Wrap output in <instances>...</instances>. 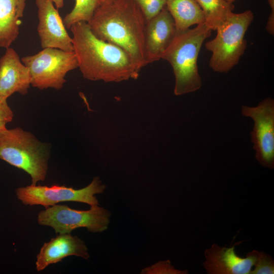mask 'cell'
I'll list each match as a JSON object with an SVG mask.
<instances>
[{
    "instance_id": "cell-3",
    "label": "cell",
    "mask_w": 274,
    "mask_h": 274,
    "mask_svg": "<svg viewBox=\"0 0 274 274\" xmlns=\"http://www.w3.org/2000/svg\"><path fill=\"white\" fill-rule=\"evenodd\" d=\"M212 30L203 23L193 28L177 31L162 55L172 66L175 77L174 94L180 95L195 91L201 86L197 59L204 40Z\"/></svg>"
},
{
    "instance_id": "cell-8",
    "label": "cell",
    "mask_w": 274,
    "mask_h": 274,
    "mask_svg": "<svg viewBox=\"0 0 274 274\" xmlns=\"http://www.w3.org/2000/svg\"><path fill=\"white\" fill-rule=\"evenodd\" d=\"M106 188L99 178L96 177L88 186L80 189L57 185L47 186L31 184L19 187L15 192L18 199L25 205L40 204L46 208L57 203L70 201L92 206L98 205L94 195L102 193Z\"/></svg>"
},
{
    "instance_id": "cell-18",
    "label": "cell",
    "mask_w": 274,
    "mask_h": 274,
    "mask_svg": "<svg viewBox=\"0 0 274 274\" xmlns=\"http://www.w3.org/2000/svg\"><path fill=\"white\" fill-rule=\"evenodd\" d=\"M99 5V0H75L74 8L63 19L65 27L70 28L73 24L78 22L88 23Z\"/></svg>"
},
{
    "instance_id": "cell-4",
    "label": "cell",
    "mask_w": 274,
    "mask_h": 274,
    "mask_svg": "<svg viewBox=\"0 0 274 274\" xmlns=\"http://www.w3.org/2000/svg\"><path fill=\"white\" fill-rule=\"evenodd\" d=\"M50 149L30 132L17 127L0 129V159L26 172L36 185L46 179Z\"/></svg>"
},
{
    "instance_id": "cell-7",
    "label": "cell",
    "mask_w": 274,
    "mask_h": 274,
    "mask_svg": "<svg viewBox=\"0 0 274 274\" xmlns=\"http://www.w3.org/2000/svg\"><path fill=\"white\" fill-rule=\"evenodd\" d=\"M110 212L98 205L89 210L80 211L66 205L55 204L41 211L38 216L39 224L50 226L58 234L70 233L80 227L92 232L106 230L110 223Z\"/></svg>"
},
{
    "instance_id": "cell-5",
    "label": "cell",
    "mask_w": 274,
    "mask_h": 274,
    "mask_svg": "<svg viewBox=\"0 0 274 274\" xmlns=\"http://www.w3.org/2000/svg\"><path fill=\"white\" fill-rule=\"evenodd\" d=\"M253 19L250 10L231 13L216 30L215 38L206 43V48L212 52L209 65L214 72L227 73L238 63L247 48L245 33Z\"/></svg>"
},
{
    "instance_id": "cell-19",
    "label": "cell",
    "mask_w": 274,
    "mask_h": 274,
    "mask_svg": "<svg viewBox=\"0 0 274 274\" xmlns=\"http://www.w3.org/2000/svg\"><path fill=\"white\" fill-rule=\"evenodd\" d=\"M251 274H273L274 261L264 252L256 250V259Z\"/></svg>"
},
{
    "instance_id": "cell-23",
    "label": "cell",
    "mask_w": 274,
    "mask_h": 274,
    "mask_svg": "<svg viewBox=\"0 0 274 274\" xmlns=\"http://www.w3.org/2000/svg\"><path fill=\"white\" fill-rule=\"evenodd\" d=\"M55 4L56 9H59L63 7L64 0H50Z\"/></svg>"
},
{
    "instance_id": "cell-6",
    "label": "cell",
    "mask_w": 274,
    "mask_h": 274,
    "mask_svg": "<svg viewBox=\"0 0 274 274\" xmlns=\"http://www.w3.org/2000/svg\"><path fill=\"white\" fill-rule=\"evenodd\" d=\"M28 68L31 85L40 90H60L66 82V74L78 67L74 52L53 48H43L38 53L21 59Z\"/></svg>"
},
{
    "instance_id": "cell-10",
    "label": "cell",
    "mask_w": 274,
    "mask_h": 274,
    "mask_svg": "<svg viewBox=\"0 0 274 274\" xmlns=\"http://www.w3.org/2000/svg\"><path fill=\"white\" fill-rule=\"evenodd\" d=\"M39 23L37 30L42 48L73 52L72 38L68 34L58 9L50 0H36Z\"/></svg>"
},
{
    "instance_id": "cell-13",
    "label": "cell",
    "mask_w": 274,
    "mask_h": 274,
    "mask_svg": "<svg viewBox=\"0 0 274 274\" xmlns=\"http://www.w3.org/2000/svg\"><path fill=\"white\" fill-rule=\"evenodd\" d=\"M30 85L28 68L13 48H6L0 58V97L7 99L15 92L25 95Z\"/></svg>"
},
{
    "instance_id": "cell-17",
    "label": "cell",
    "mask_w": 274,
    "mask_h": 274,
    "mask_svg": "<svg viewBox=\"0 0 274 274\" xmlns=\"http://www.w3.org/2000/svg\"><path fill=\"white\" fill-rule=\"evenodd\" d=\"M201 8L205 23L212 30H216L228 19L234 8L233 4L226 0H196Z\"/></svg>"
},
{
    "instance_id": "cell-22",
    "label": "cell",
    "mask_w": 274,
    "mask_h": 274,
    "mask_svg": "<svg viewBox=\"0 0 274 274\" xmlns=\"http://www.w3.org/2000/svg\"><path fill=\"white\" fill-rule=\"evenodd\" d=\"M268 3L271 8V13L268 17L266 30L272 35L274 33V0H267Z\"/></svg>"
},
{
    "instance_id": "cell-15",
    "label": "cell",
    "mask_w": 274,
    "mask_h": 274,
    "mask_svg": "<svg viewBox=\"0 0 274 274\" xmlns=\"http://www.w3.org/2000/svg\"><path fill=\"white\" fill-rule=\"evenodd\" d=\"M26 0H0V47L7 48L19 33Z\"/></svg>"
},
{
    "instance_id": "cell-11",
    "label": "cell",
    "mask_w": 274,
    "mask_h": 274,
    "mask_svg": "<svg viewBox=\"0 0 274 274\" xmlns=\"http://www.w3.org/2000/svg\"><path fill=\"white\" fill-rule=\"evenodd\" d=\"M177 32L175 21L166 6L157 15L146 21L144 48L147 64L161 59Z\"/></svg>"
},
{
    "instance_id": "cell-20",
    "label": "cell",
    "mask_w": 274,
    "mask_h": 274,
    "mask_svg": "<svg viewBox=\"0 0 274 274\" xmlns=\"http://www.w3.org/2000/svg\"><path fill=\"white\" fill-rule=\"evenodd\" d=\"M141 9L146 21L157 15L166 6V0H134Z\"/></svg>"
},
{
    "instance_id": "cell-14",
    "label": "cell",
    "mask_w": 274,
    "mask_h": 274,
    "mask_svg": "<svg viewBox=\"0 0 274 274\" xmlns=\"http://www.w3.org/2000/svg\"><path fill=\"white\" fill-rule=\"evenodd\" d=\"M70 256L87 260L88 248L84 242L70 233L59 234L49 242L45 243L37 256L36 269L41 271L48 265L56 263Z\"/></svg>"
},
{
    "instance_id": "cell-25",
    "label": "cell",
    "mask_w": 274,
    "mask_h": 274,
    "mask_svg": "<svg viewBox=\"0 0 274 274\" xmlns=\"http://www.w3.org/2000/svg\"><path fill=\"white\" fill-rule=\"evenodd\" d=\"M105 1H106V0H99L100 4L103 3V2H105Z\"/></svg>"
},
{
    "instance_id": "cell-16",
    "label": "cell",
    "mask_w": 274,
    "mask_h": 274,
    "mask_svg": "<svg viewBox=\"0 0 274 274\" xmlns=\"http://www.w3.org/2000/svg\"><path fill=\"white\" fill-rule=\"evenodd\" d=\"M166 6L175 21L177 31L205 22L203 12L196 0H166Z\"/></svg>"
},
{
    "instance_id": "cell-1",
    "label": "cell",
    "mask_w": 274,
    "mask_h": 274,
    "mask_svg": "<svg viewBox=\"0 0 274 274\" xmlns=\"http://www.w3.org/2000/svg\"><path fill=\"white\" fill-rule=\"evenodd\" d=\"M70 29L78 67L85 79L119 82L139 77L141 68L132 57L118 46L97 38L87 22L75 23Z\"/></svg>"
},
{
    "instance_id": "cell-24",
    "label": "cell",
    "mask_w": 274,
    "mask_h": 274,
    "mask_svg": "<svg viewBox=\"0 0 274 274\" xmlns=\"http://www.w3.org/2000/svg\"><path fill=\"white\" fill-rule=\"evenodd\" d=\"M228 2L233 4L234 2L236 1L237 0H226Z\"/></svg>"
},
{
    "instance_id": "cell-9",
    "label": "cell",
    "mask_w": 274,
    "mask_h": 274,
    "mask_svg": "<svg viewBox=\"0 0 274 274\" xmlns=\"http://www.w3.org/2000/svg\"><path fill=\"white\" fill-rule=\"evenodd\" d=\"M242 113L254 122L251 132L255 158L263 167L274 168V100L267 97L257 106H243Z\"/></svg>"
},
{
    "instance_id": "cell-21",
    "label": "cell",
    "mask_w": 274,
    "mask_h": 274,
    "mask_svg": "<svg viewBox=\"0 0 274 274\" xmlns=\"http://www.w3.org/2000/svg\"><path fill=\"white\" fill-rule=\"evenodd\" d=\"M14 114L7 99L0 97V129L6 128V125L11 122Z\"/></svg>"
},
{
    "instance_id": "cell-12",
    "label": "cell",
    "mask_w": 274,
    "mask_h": 274,
    "mask_svg": "<svg viewBox=\"0 0 274 274\" xmlns=\"http://www.w3.org/2000/svg\"><path fill=\"white\" fill-rule=\"evenodd\" d=\"M234 243L229 247L213 244L204 253L206 258L202 265L208 274H249L253 267L256 250L248 252L245 257L238 256Z\"/></svg>"
},
{
    "instance_id": "cell-2",
    "label": "cell",
    "mask_w": 274,
    "mask_h": 274,
    "mask_svg": "<svg viewBox=\"0 0 274 274\" xmlns=\"http://www.w3.org/2000/svg\"><path fill=\"white\" fill-rule=\"evenodd\" d=\"M97 38L127 52L140 68L146 65L144 48L146 19L134 0H106L87 23Z\"/></svg>"
}]
</instances>
